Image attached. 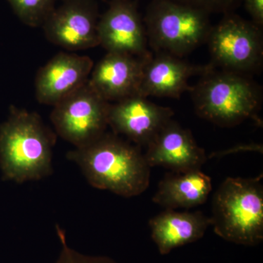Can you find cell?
I'll list each match as a JSON object with an SVG mask.
<instances>
[{
  "instance_id": "11",
  "label": "cell",
  "mask_w": 263,
  "mask_h": 263,
  "mask_svg": "<svg viewBox=\"0 0 263 263\" xmlns=\"http://www.w3.org/2000/svg\"><path fill=\"white\" fill-rule=\"evenodd\" d=\"M94 65L89 56L70 51L57 53L36 74V100L54 106L89 81Z\"/></svg>"
},
{
  "instance_id": "5",
  "label": "cell",
  "mask_w": 263,
  "mask_h": 263,
  "mask_svg": "<svg viewBox=\"0 0 263 263\" xmlns=\"http://www.w3.org/2000/svg\"><path fill=\"white\" fill-rule=\"evenodd\" d=\"M143 19L148 46L181 58L206 43L212 27L209 13L175 0H152Z\"/></svg>"
},
{
  "instance_id": "15",
  "label": "cell",
  "mask_w": 263,
  "mask_h": 263,
  "mask_svg": "<svg viewBox=\"0 0 263 263\" xmlns=\"http://www.w3.org/2000/svg\"><path fill=\"white\" fill-rule=\"evenodd\" d=\"M148 226L159 252L167 255L174 249L202 238L212 226V221L201 212H180L166 209L151 219Z\"/></svg>"
},
{
  "instance_id": "2",
  "label": "cell",
  "mask_w": 263,
  "mask_h": 263,
  "mask_svg": "<svg viewBox=\"0 0 263 263\" xmlns=\"http://www.w3.org/2000/svg\"><path fill=\"white\" fill-rule=\"evenodd\" d=\"M57 135L36 112L10 106L0 125V169L3 180L22 183L53 173Z\"/></svg>"
},
{
  "instance_id": "1",
  "label": "cell",
  "mask_w": 263,
  "mask_h": 263,
  "mask_svg": "<svg viewBox=\"0 0 263 263\" xmlns=\"http://www.w3.org/2000/svg\"><path fill=\"white\" fill-rule=\"evenodd\" d=\"M67 160L75 162L93 187L124 197L144 193L150 183L151 168L141 147L114 133H104L88 146L69 151Z\"/></svg>"
},
{
  "instance_id": "13",
  "label": "cell",
  "mask_w": 263,
  "mask_h": 263,
  "mask_svg": "<svg viewBox=\"0 0 263 263\" xmlns=\"http://www.w3.org/2000/svg\"><path fill=\"white\" fill-rule=\"evenodd\" d=\"M152 54L137 57L107 52L93 67L89 84L110 103L138 95L144 66Z\"/></svg>"
},
{
  "instance_id": "8",
  "label": "cell",
  "mask_w": 263,
  "mask_h": 263,
  "mask_svg": "<svg viewBox=\"0 0 263 263\" xmlns=\"http://www.w3.org/2000/svg\"><path fill=\"white\" fill-rule=\"evenodd\" d=\"M97 0H61L42 27L55 46L75 52L99 46Z\"/></svg>"
},
{
  "instance_id": "12",
  "label": "cell",
  "mask_w": 263,
  "mask_h": 263,
  "mask_svg": "<svg viewBox=\"0 0 263 263\" xmlns=\"http://www.w3.org/2000/svg\"><path fill=\"white\" fill-rule=\"evenodd\" d=\"M146 148L145 158L151 167L160 166L171 172L201 170L208 159L192 132L173 119Z\"/></svg>"
},
{
  "instance_id": "20",
  "label": "cell",
  "mask_w": 263,
  "mask_h": 263,
  "mask_svg": "<svg viewBox=\"0 0 263 263\" xmlns=\"http://www.w3.org/2000/svg\"><path fill=\"white\" fill-rule=\"evenodd\" d=\"M245 8L256 25L263 26V0H242Z\"/></svg>"
},
{
  "instance_id": "7",
  "label": "cell",
  "mask_w": 263,
  "mask_h": 263,
  "mask_svg": "<svg viewBox=\"0 0 263 263\" xmlns=\"http://www.w3.org/2000/svg\"><path fill=\"white\" fill-rule=\"evenodd\" d=\"M110 106L87 81L53 106L50 118L57 136L82 148L106 133Z\"/></svg>"
},
{
  "instance_id": "14",
  "label": "cell",
  "mask_w": 263,
  "mask_h": 263,
  "mask_svg": "<svg viewBox=\"0 0 263 263\" xmlns=\"http://www.w3.org/2000/svg\"><path fill=\"white\" fill-rule=\"evenodd\" d=\"M214 67L212 64L192 65L181 57L156 53L146 62L138 95L145 98H179L185 91H191L193 86L189 84L191 78L202 76Z\"/></svg>"
},
{
  "instance_id": "19",
  "label": "cell",
  "mask_w": 263,
  "mask_h": 263,
  "mask_svg": "<svg viewBox=\"0 0 263 263\" xmlns=\"http://www.w3.org/2000/svg\"><path fill=\"white\" fill-rule=\"evenodd\" d=\"M211 13H231L242 3V0H175Z\"/></svg>"
},
{
  "instance_id": "6",
  "label": "cell",
  "mask_w": 263,
  "mask_h": 263,
  "mask_svg": "<svg viewBox=\"0 0 263 263\" xmlns=\"http://www.w3.org/2000/svg\"><path fill=\"white\" fill-rule=\"evenodd\" d=\"M206 43L215 68L250 76L262 67V27L233 12L212 26Z\"/></svg>"
},
{
  "instance_id": "10",
  "label": "cell",
  "mask_w": 263,
  "mask_h": 263,
  "mask_svg": "<svg viewBox=\"0 0 263 263\" xmlns=\"http://www.w3.org/2000/svg\"><path fill=\"white\" fill-rule=\"evenodd\" d=\"M174 112L139 95L110 103L108 127L139 147L149 145L162 127L173 119Z\"/></svg>"
},
{
  "instance_id": "16",
  "label": "cell",
  "mask_w": 263,
  "mask_h": 263,
  "mask_svg": "<svg viewBox=\"0 0 263 263\" xmlns=\"http://www.w3.org/2000/svg\"><path fill=\"white\" fill-rule=\"evenodd\" d=\"M212 191V179L201 170L170 171L159 183L152 200L166 209H193L205 203Z\"/></svg>"
},
{
  "instance_id": "3",
  "label": "cell",
  "mask_w": 263,
  "mask_h": 263,
  "mask_svg": "<svg viewBox=\"0 0 263 263\" xmlns=\"http://www.w3.org/2000/svg\"><path fill=\"white\" fill-rule=\"evenodd\" d=\"M190 93L197 115L213 124L231 127L249 119L262 124V90L250 76L214 67Z\"/></svg>"
},
{
  "instance_id": "4",
  "label": "cell",
  "mask_w": 263,
  "mask_h": 263,
  "mask_svg": "<svg viewBox=\"0 0 263 263\" xmlns=\"http://www.w3.org/2000/svg\"><path fill=\"white\" fill-rule=\"evenodd\" d=\"M262 175L229 177L212 201V226L218 236L235 245L255 247L263 240Z\"/></svg>"
},
{
  "instance_id": "17",
  "label": "cell",
  "mask_w": 263,
  "mask_h": 263,
  "mask_svg": "<svg viewBox=\"0 0 263 263\" xmlns=\"http://www.w3.org/2000/svg\"><path fill=\"white\" fill-rule=\"evenodd\" d=\"M22 23L32 28L42 27L61 0H7Z\"/></svg>"
},
{
  "instance_id": "9",
  "label": "cell",
  "mask_w": 263,
  "mask_h": 263,
  "mask_svg": "<svg viewBox=\"0 0 263 263\" xmlns=\"http://www.w3.org/2000/svg\"><path fill=\"white\" fill-rule=\"evenodd\" d=\"M99 46L107 52L137 57L150 54L146 27L136 0H111L100 15Z\"/></svg>"
},
{
  "instance_id": "18",
  "label": "cell",
  "mask_w": 263,
  "mask_h": 263,
  "mask_svg": "<svg viewBox=\"0 0 263 263\" xmlns=\"http://www.w3.org/2000/svg\"><path fill=\"white\" fill-rule=\"evenodd\" d=\"M57 236L62 245L61 251L55 263H119L105 256L86 255L80 253L67 245L64 230L57 226Z\"/></svg>"
}]
</instances>
